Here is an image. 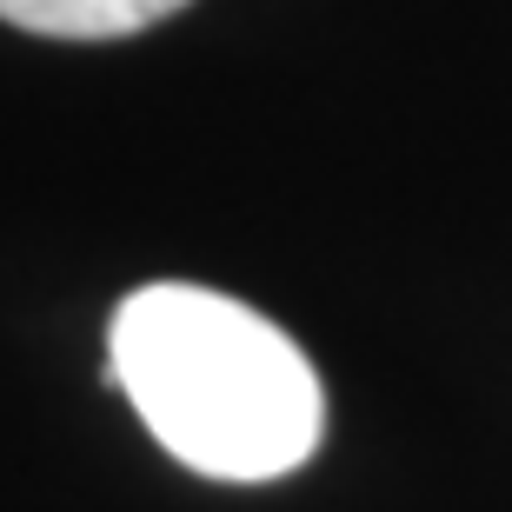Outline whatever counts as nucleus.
<instances>
[{"instance_id":"1","label":"nucleus","mask_w":512,"mask_h":512,"mask_svg":"<svg viewBox=\"0 0 512 512\" xmlns=\"http://www.w3.org/2000/svg\"><path fill=\"white\" fill-rule=\"evenodd\" d=\"M107 380L200 479H286L326 433L313 360L266 313L213 286L160 280L127 293L107 326Z\"/></svg>"},{"instance_id":"2","label":"nucleus","mask_w":512,"mask_h":512,"mask_svg":"<svg viewBox=\"0 0 512 512\" xmlns=\"http://www.w3.org/2000/svg\"><path fill=\"white\" fill-rule=\"evenodd\" d=\"M180 7L187 0H0V20L47 40H120L160 27Z\"/></svg>"}]
</instances>
